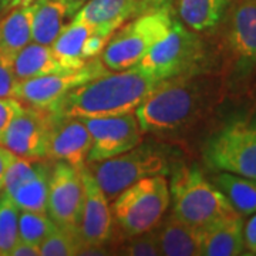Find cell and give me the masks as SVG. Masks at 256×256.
Here are the masks:
<instances>
[{
	"mask_svg": "<svg viewBox=\"0 0 256 256\" xmlns=\"http://www.w3.org/2000/svg\"><path fill=\"white\" fill-rule=\"evenodd\" d=\"M225 78L205 73L160 82L137 108L140 127L158 137H184L196 130L224 100Z\"/></svg>",
	"mask_w": 256,
	"mask_h": 256,
	"instance_id": "obj_1",
	"label": "cell"
},
{
	"mask_svg": "<svg viewBox=\"0 0 256 256\" xmlns=\"http://www.w3.org/2000/svg\"><path fill=\"white\" fill-rule=\"evenodd\" d=\"M160 82L141 68L108 72L73 88L47 110L57 117L97 118L134 112Z\"/></svg>",
	"mask_w": 256,
	"mask_h": 256,
	"instance_id": "obj_2",
	"label": "cell"
},
{
	"mask_svg": "<svg viewBox=\"0 0 256 256\" xmlns=\"http://www.w3.org/2000/svg\"><path fill=\"white\" fill-rule=\"evenodd\" d=\"M170 192L174 201L171 214L176 220L200 230L240 216L196 165L176 170Z\"/></svg>",
	"mask_w": 256,
	"mask_h": 256,
	"instance_id": "obj_3",
	"label": "cell"
},
{
	"mask_svg": "<svg viewBox=\"0 0 256 256\" xmlns=\"http://www.w3.org/2000/svg\"><path fill=\"white\" fill-rule=\"evenodd\" d=\"M210 50L200 33L174 18L170 30L150 48L138 68L146 72L156 82L210 72Z\"/></svg>",
	"mask_w": 256,
	"mask_h": 256,
	"instance_id": "obj_4",
	"label": "cell"
},
{
	"mask_svg": "<svg viewBox=\"0 0 256 256\" xmlns=\"http://www.w3.org/2000/svg\"><path fill=\"white\" fill-rule=\"evenodd\" d=\"M172 6L141 13L120 26L108 38L100 58L110 72L136 67L165 36L174 22Z\"/></svg>",
	"mask_w": 256,
	"mask_h": 256,
	"instance_id": "obj_5",
	"label": "cell"
},
{
	"mask_svg": "<svg viewBox=\"0 0 256 256\" xmlns=\"http://www.w3.org/2000/svg\"><path fill=\"white\" fill-rule=\"evenodd\" d=\"M222 77L244 82L256 73V0H232L222 20Z\"/></svg>",
	"mask_w": 256,
	"mask_h": 256,
	"instance_id": "obj_6",
	"label": "cell"
},
{
	"mask_svg": "<svg viewBox=\"0 0 256 256\" xmlns=\"http://www.w3.org/2000/svg\"><path fill=\"white\" fill-rule=\"evenodd\" d=\"M90 172L112 202L132 184L152 175H166L171 170V158L162 146L151 142L138 144L120 156L97 162H88Z\"/></svg>",
	"mask_w": 256,
	"mask_h": 256,
	"instance_id": "obj_7",
	"label": "cell"
},
{
	"mask_svg": "<svg viewBox=\"0 0 256 256\" xmlns=\"http://www.w3.org/2000/svg\"><path fill=\"white\" fill-rule=\"evenodd\" d=\"M171 204L165 175H152L132 184L112 201V220L124 238L152 230L162 220Z\"/></svg>",
	"mask_w": 256,
	"mask_h": 256,
	"instance_id": "obj_8",
	"label": "cell"
},
{
	"mask_svg": "<svg viewBox=\"0 0 256 256\" xmlns=\"http://www.w3.org/2000/svg\"><path fill=\"white\" fill-rule=\"evenodd\" d=\"M202 156L212 171L256 180V108L216 130L208 138Z\"/></svg>",
	"mask_w": 256,
	"mask_h": 256,
	"instance_id": "obj_9",
	"label": "cell"
},
{
	"mask_svg": "<svg viewBox=\"0 0 256 256\" xmlns=\"http://www.w3.org/2000/svg\"><path fill=\"white\" fill-rule=\"evenodd\" d=\"M82 168L63 161H54L50 170L47 192V215L56 226L76 235H78L84 205Z\"/></svg>",
	"mask_w": 256,
	"mask_h": 256,
	"instance_id": "obj_10",
	"label": "cell"
},
{
	"mask_svg": "<svg viewBox=\"0 0 256 256\" xmlns=\"http://www.w3.org/2000/svg\"><path fill=\"white\" fill-rule=\"evenodd\" d=\"M108 72L100 57H94L78 68L20 80L16 82L13 97L26 106L47 110L73 88Z\"/></svg>",
	"mask_w": 256,
	"mask_h": 256,
	"instance_id": "obj_11",
	"label": "cell"
},
{
	"mask_svg": "<svg viewBox=\"0 0 256 256\" xmlns=\"http://www.w3.org/2000/svg\"><path fill=\"white\" fill-rule=\"evenodd\" d=\"M82 120L92 134L87 164L120 156L138 146L142 140L144 131L140 127L136 112Z\"/></svg>",
	"mask_w": 256,
	"mask_h": 256,
	"instance_id": "obj_12",
	"label": "cell"
},
{
	"mask_svg": "<svg viewBox=\"0 0 256 256\" xmlns=\"http://www.w3.org/2000/svg\"><path fill=\"white\" fill-rule=\"evenodd\" d=\"M84 184V205L78 236L82 242L80 255H92L94 250H102L112 235V212L104 192L90 172L88 166L82 168Z\"/></svg>",
	"mask_w": 256,
	"mask_h": 256,
	"instance_id": "obj_13",
	"label": "cell"
},
{
	"mask_svg": "<svg viewBox=\"0 0 256 256\" xmlns=\"http://www.w3.org/2000/svg\"><path fill=\"white\" fill-rule=\"evenodd\" d=\"M52 112L43 108L23 106L10 122L2 146L9 148L18 156L28 160H46L48 131L52 126Z\"/></svg>",
	"mask_w": 256,
	"mask_h": 256,
	"instance_id": "obj_14",
	"label": "cell"
},
{
	"mask_svg": "<svg viewBox=\"0 0 256 256\" xmlns=\"http://www.w3.org/2000/svg\"><path fill=\"white\" fill-rule=\"evenodd\" d=\"M52 116L46 160L63 161L77 168L84 166L92 148V134L82 118Z\"/></svg>",
	"mask_w": 256,
	"mask_h": 256,
	"instance_id": "obj_15",
	"label": "cell"
},
{
	"mask_svg": "<svg viewBox=\"0 0 256 256\" xmlns=\"http://www.w3.org/2000/svg\"><path fill=\"white\" fill-rule=\"evenodd\" d=\"M108 38L110 36L102 34L92 26L72 20L50 47L62 66L66 68H78L94 57H98Z\"/></svg>",
	"mask_w": 256,
	"mask_h": 256,
	"instance_id": "obj_16",
	"label": "cell"
},
{
	"mask_svg": "<svg viewBox=\"0 0 256 256\" xmlns=\"http://www.w3.org/2000/svg\"><path fill=\"white\" fill-rule=\"evenodd\" d=\"M82 4L78 0H36L32 3V42L52 46Z\"/></svg>",
	"mask_w": 256,
	"mask_h": 256,
	"instance_id": "obj_17",
	"label": "cell"
},
{
	"mask_svg": "<svg viewBox=\"0 0 256 256\" xmlns=\"http://www.w3.org/2000/svg\"><path fill=\"white\" fill-rule=\"evenodd\" d=\"M141 14L137 0H87L73 20L82 22L110 36L126 22Z\"/></svg>",
	"mask_w": 256,
	"mask_h": 256,
	"instance_id": "obj_18",
	"label": "cell"
},
{
	"mask_svg": "<svg viewBox=\"0 0 256 256\" xmlns=\"http://www.w3.org/2000/svg\"><path fill=\"white\" fill-rule=\"evenodd\" d=\"M156 242L161 255L165 256H198L201 255L202 230L194 228L171 214L156 228Z\"/></svg>",
	"mask_w": 256,
	"mask_h": 256,
	"instance_id": "obj_19",
	"label": "cell"
},
{
	"mask_svg": "<svg viewBox=\"0 0 256 256\" xmlns=\"http://www.w3.org/2000/svg\"><path fill=\"white\" fill-rule=\"evenodd\" d=\"M244 218L236 216L202 230L201 255L238 256L245 250Z\"/></svg>",
	"mask_w": 256,
	"mask_h": 256,
	"instance_id": "obj_20",
	"label": "cell"
},
{
	"mask_svg": "<svg viewBox=\"0 0 256 256\" xmlns=\"http://www.w3.org/2000/svg\"><path fill=\"white\" fill-rule=\"evenodd\" d=\"M32 43V6L4 10L0 16V54L10 62Z\"/></svg>",
	"mask_w": 256,
	"mask_h": 256,
	"instance_id": "obj_21",
	"label": "cell"
},
{
	"mask_svg": "<svg viewBox=\"0 0 256 256\" xmlns=\"http://www.w3.org/2000/svg\"><path fill=\"white\" fill-rule=\"evenodd\" d=\"M232 0H176V13L188 28L208 33L220 26Z\"/></svg>",
	"mask_w": 256,
	"mask_h": 256,
	"instance_id": "obj_22",
	"label": "cell"
},
{
	"mask_svg": "<svg viewBox=\"0 0 256 256\" xmlns=\"http://www.w3.org/2000/svg\"><path fill=\"white\" fill-rule=\"evenodd\" d=\"M12 67L18 82L73 70L62 66L53 53L52 47L43 46L34 42L28 43V46L23 47L14 56V58L12 60Z\"/></svg>",
	"mask_w": 256,
	"mask_h": 256,
	"instance_id": "obj_23",
	"label": "cell"
},
{
	"mask_svg": "<svg viewBox=\"0 0 256 256\" xmlns=\"http://www.w3.org/2000/svg\"><path fill=\"white\" fill-rule=\"evenodd\" d=\"M210 182L220 190L240 216L256 214V180L226 171H215Z\"/></svg>",
	"mask_w": 256,
	"mask_h": 256,
	"instance_id": "obj_24",
	"label": "cell"
},
{
	"mask_svg": "<svg viewBox=\"0 0 256 256\" xmlns=\"http://www.w3.org/2000/svg\"><path fill=\"white\" fill-rule=\"evenodd\" d=\"M52 166L46 160H38L36 171L10 194V200L20 210H33L47 214V192ZM8 195V194H6Z\"/></svg>",
	"mask_w": 256,
	"mask_h": 256,
	"instance_id": "obj_25",
	"label": "cell"
},
{
	"mask_svg": "<svg viewBox=\"0 0 256 256\" xmlns=\"http://www.w3.org/2000/svg\"><path fill=\"white\" fill-rule=\"evenodd\" d=\"M18 212L9 195L0 191V256H10L18 242Z\"/></svg>",
	"mask_w": 256,
	"mask_h": 256,
	"instance_id": "obj_26",
	"label": "cell"
},
{
	"mask_svg": "<svg viewBox=\"0 0 256 256\" xmlns=\"http://www.w3.org/2000/svg\"><path fill=\"white\" fill-rule=\"evenodd\" d=\"M56 229V224L43 212H18V240L40 245Z\"/></svg>",
	"mask_w": 256,
	"mask_h": 256,
	"instance_id": "obj_27",
	"label": "cell"
},
{
	"mask_svg": "<svg viewBox=\"0 0 256 256\" xmlns=\"http://www.w3.org/2000/svg\"><path fill=\"white\" fill-rule=\"evenodd\" d=\"M40 256H70L80 255L82 242L78 235L66 229H56L40 245Z\"/></svg>",
	"mask_w": 256,
	"mask_h": 256,
	"instance_id": "obj_28",
	"label": "cell"
},
{
	"mask_svg": "<svg viewBox=\"0 0 256 256\" xmlns=\"http://www.w3.org/2000/svg\"><path fill=\"white\" fill-rule=\"evenodd\" d=\"M127 240L118 248L120 255L130 256H158L161 255L156 242V230H148L136 236L126 238Z\"/></svg>",
	"mask_w": 256,
	"mask_h": 256,
	"instance_id": "obj_29",
	"label": "cell"
},
{
	"mask_svg": "<svg viewBox=\"0 0 256 256\" xmlns=\"http://www.w3.org/2000/svg\"><path fill=\"white\" fill-rule=\"evenodd\" d=\"M23 108V104L14 97H0V144L10 122Z\"/></svg>",
	"mask_w": 256,
	"mask_h": 256,
	"instance_id": "obj_30",
	"label": "cell"
},
{
	"mask_svg": "<svg viewBox=\"0 0 256 256\" xmlns=\"http://www.w3.org/2000/svg\"><path fill=\"white\" fill-rule=\"evenodd\" d=\"M18 78L14 76L12 62L0 54V97H13Z\"/></svg>",
	"mask_w": 256,
	"mask_h": 256,
	"instance_id": "obj_31",
	"label": "cell"
},
{
	"mask_svg": "<svg viewBox=\"0 0 256 256\" xmlns=\"http://www.w3.org/2000/svg\"><path fill=\"white\" fill-rule=\"evenodd\" d=\"M244 240H245V249L249 254L256 255V214L248 220L246 225H244Z\"/></svg>",
	"mask_w": 256,
	"mask_h": 256,
	"instance_id": "obj_32",
	"label": "cell"
},
{
	"mask_svg": "<svg viewBox=\"0 0 256 256\" xmlns=\"http://www.w3.org/2000/svg\"><path fill=\"white\" fill-rule=\"evenodd\" d=\"M16 156H14L9 148L0 144V191L3 190L6 174L9 171L10 165L13 164V161L16 160Z\"/></svg>",
	"mask_w": 256,
	"mask_h": 256,
	"instance_id": "obj_33",
	"label": "cell"
},
{
	"mask_svg": "<svg viewBox=\"0 0 256 256\" xmlns=\"http://www.w3.org/2000/svg\"><path fill=\"white\" fill-rule=\"evenodd\" d=\"M10 256H40V248L38 245L18 240L16 246L12 249Z\"/></svg>",
	"mask_w": 256,
	"mask_h": 256,
	"instance_id": "obj_34",
	"label": "cell"
},
{
	"mask_svg": "<svg viewBox=\"0 0 256 256\" xmlns=\"http://www.w3.org/2000/svg\"><path fill=\"white\" fill-rule=\"evenodd\" d=\"M175 2L176 0H137V4L140 12L146 13V12L162 9V8H171Z\"/></svg>",
	"mask_w": 256,
	"mask_h": 256,
	"instance_id": "obj_35",
	"label": "cell"
},
{
	"mask_svg": "<svg viewBox=\"0 0 256 256\" xmlns=\"http://www.w3.org/2000/svg\"><path fill=\"white\" fill-rule=\"evenodd\" d=\"M36 0H0V9L9 10L18 6H28L32 3H34Z\"/></svg>",
	"mask_w": 256,
	"mask_h": 256,
	"instance_id": "obj_36",
	"label": "cell"
},
{
	"mask_svg": "<svg viewBox=\"0 0 256 256\" xmlns=\"http://www.w3.org/2000/svg\"><path fill=\"white\" fill-rule=\"evenodd\" d=\"M78 2H82V3H86V2H87V0H78Z\"/></svg>",
	"mask_w": 256,
	"mask_h": 256,
	"instance_id": "obj_37",
	"label": "cell"
}]
</instances>
